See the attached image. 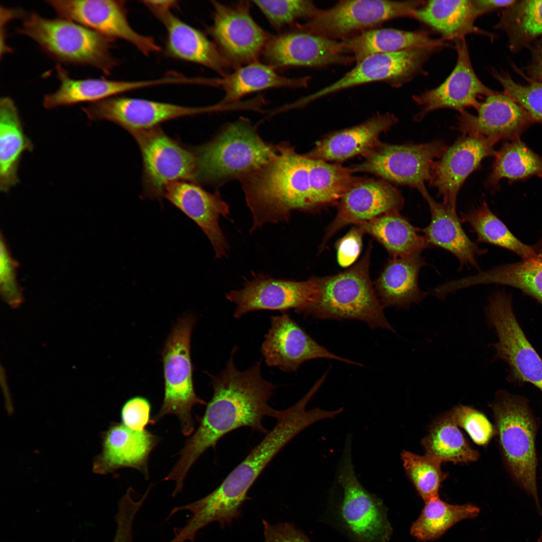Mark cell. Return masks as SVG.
Instances as JSON below:
<instances>
[{
	"instance_id": "cell-37",
	"label": "cell",
	"mask_w": 542,
	"mask_h": 542,
	"mask_svg": "<svg viewBox=\"0 0 542 542\" xmlns=\"http://www.w3.org/2000/svg\"><path fill=\"white\" fill-rule=\"evenodd\" d=\"M458 427L450 412L438 418L422 440L426 454L442 462L476 461L478 452L470 446Z\"/></svg>"
},
{
	"instance_id": "cell-29",
	"label": "cell",
	"mask_w": 542,
	"mask_h": 542,
	"mask_svg": "<svg viewBox=\"0 0 542 542\" xmlns=\"http://www.w3.org/2000/svg\"><path fill=\"white\" fill-rule=\"evenodd\" d=\"M426 264L422 251L401 257H391L374 283L377 296L383 306L409 309L427 295L419 287L421 268Z\"/></svg>"
},
{
	"instance_id": "cell-9",
	"label": "cell",
	"mask_w": 542,
	"mask_h": 542,
	"mask_svg": "<svg viewBox=\"0 0 542 542\" xmlns=\"http://www.w3.org/2000/svg\"><path fill=\"white\" fill-rule=\"evenodd\" d=\"M423 1L346 0L316 13L296 29L325 38L342 40L385 21L413 17Z\"/></svg>"
},
{
	"instance_id": "cell-25",
	"label": "cell",
	"mask_w": 542,
	"mask_h": 542,
	"mask_svg": "<svg viewBox=\"0 0 542 542\" xmlns=\"http://www.w3.org/2000/svg\"><path fill=\"white\" fill-rule=\"evenodd\" d=\"M493 140L465 136L457 140L435 162L429 180L438 189L444 203L456 209L457 195L465 179L485 158L496 155Z\"/></svg>"
},
{
	"instance_id": "cell-39",
	"label": "cell",
	"mask_w": 542,
	"mask_h": 542,
	"mask_svg": "<svg viewBox=\"0 0 542 542\" xmlns=\"http://www.w3.org/2000/svg\"><path fill=\"white\" fill-rule=\"evenodd\" d=\"M462 221L468 223L477 235L478 242H484L511 251L522 259L535 255L533 245L518 239L489 208L485 202L461 214Z\"/></svg>"
},
{
	"instance_id": "cell-5",
	"label": "cell",
	"mask_w": 542,
	"mask_h": 542,
	"mask_svg": "<svg viewBox=\"0 0 542 542\" xmlns=\"http://www.w3.org/2000/svg\"><path fill=\"white\" fill-rule=\"evenodd\" d=\"M506 468L515 483L534 501L542 515L536 484L535 439L539 428L526 398L499 390L490 404Z\"/></svg>"
},
{
	"instance_id": "cell-34",
	"label": "cell",
	"mask_w": 542,
	"mask_h": 542,
	"mask_svg": "<svg viewBox=\"0 0 542 542\" xmlns=\"http://www.w3.org/2000/svg\"><path fill=\"white\" fill-rule=\"evenodd\" d=\"M443 40L431 38L426 31L385 28L365 30L342 41L348 53L358 63L374 54L420 48H442L447 44Z\"/></svg>"
},
{
	"instance_id": "cell-44",
	"label": "cell",
	"mask_w": 542,
	"mask_h": 542,
	"mask_svg": "<svg viewBox=\"0 0 542 542\" xmlns=\"http://www.w3.org/2000/svg\"><path fill=\"white\" fill-rule=\"evenodd\" d=\"M275 29L294 24L298 20L313 17L319 10L313 2L304 0L253 1Z\"/></svg>"
},
{
	"instance_id": "cell-6",
	"label": "cell",
	"mask_w": 542,
	"mask_h": 542,
	"mask_svg": "<svg viewBox=\"0 0 542 542\" xmlns=\"http://www.w3.org/2000/svg\"><path fill=\"white\" fill-rule=\"evenodd\" d=\"M17 32L38 44L48 55L61 63L89 66L110 74L118 64L112 55L113 40L77 23L25 13Z\"/></svg>"
},
{
	"instance_id": "cell-31",
	"label": "cell",
	"mask_w": 542,
	"mask_h": 542,
	"mask_svg": "<svg viewBox=\"0 0 542 542\" xmlns=\"http://www.w3.org/2000/svg\"><path fill=\"white\" fill-rule=\"evenodd\" d=\"M309 77L289 78L279 74L268 64L253 62L234 69L221 78H210L209 86L220 87L225 92L221 104L236 103L245 95L274 88L305 87Z\"/></svg>"
},
{
	"instance_id": "cell-42",
	"label": "cell",
	"mask_w": 542,
	"mask_h": 542,
	"mask_svg": "<svg viewBox=\"0 0 542 542\" xmlns=\"http://www.w3.org/2000/svg\"><path fill=\"white\" fill-rule=\"evenodd\" d=\"M306 157L311 189L318 208L333 204L341 198L357 179L353 171L338 164Z\"/></svg>"
},
{
	"instance_id": "cell-54",
	"label": "cell",
	"mask_w": 542,
	"mask_h": 542,
	"mask_svg": "<svg viewBox=\"0 0 542 542\" xmlns=\"http://www.w3.org/2000/svg\"><path fill=\"white\" fill-rule=\"evenodd\" d=\"M537 541L538 542H542V530H541V532L540 533L539 536L538 537Z\"/></svg>"
},
{
	"instance_id": "cell-53",
	"label": "cell",
	"mask_w": 542,
	"mask_h": 542,
	"mask_svg": "<svg viewBox=\"0 0 542 542\" xmlns=\"http://www.w3.org/2000/svg\"><path fill=\"white\" fill-rule=\"evenodd\" d=\"M527 69L532 81L542 83V40L533 49L532 59Z\"/></svg>"
},
{
	"instance_id": "cell-28",
	"label": "cell",
	"mask_w": 542,
	"mask_h": 542,
	"mask_svg": "<svg viewBox=\"0 0 542 542\" xmlns=\"http://www.w3.org/2000/svg\"><path fill=\"white\" fill-rule=\"evenodd\" d=\"M426 200L431 215L429 224L421 231L430 246L449 251L458 259L460 267L470 265L479 269L477 257L487 252L478 247L465 232L456 209L435 200L426 188L420 192Z\"/></svg>"
},
{
	"instance_id": "cell-36",
	"label": "cell",
	"mask_w": 542,
	"mask_h": 542,
	"mask_svg": "<svg viewBox=\"0 0 542 542\" xmlns=\"http://www.w3.org/2000/svg\"><path fill=\"white\" fill-rule=\"evenodd\" d=\"M379 242L391 257H401L429 247L421 230L399 212L380 215L356 225Z\"/></svg>"
},
{
	"instance_id": "cell-4",
	"label": "cell",
	"mask_w": 542,
	"mask_h": 542,
	"mask_svg": "<svg viewBox=\"0 0 542 542\" xmlns=\"http://www.w3.org/2000/svg\"><path fill=\"white\" fill-rule=\"evenodd\" d=\"M278 147L263 141L245 119L230 123L211 140L192 149L196 182L218 186L239 179L268 162Z\"/></svg>"
},
{
	"instance_id": "cell-45",
	"label": "cell",
	"mask_w": 542,
	"mask_h": 542,
	"mask_svg": "<svg viewBox=\"0 0 542 542\" xmlns=\"http://www.w3.org/2000/svg\"><path fill=\"white\" fill-rule=\"evenodd\" d=\"M504 92L523 107L537 121L542 122V83L531 81L526 85L514 81L506 73L493 72Z\"/></svg>"
},
{
	"instance_id": "cell-30",
	"label": "cell",
	"mask_w": 542,
	"mask_h": 542,
	"mask_svg": "<svg viewBox=\"0 0 542 542\" xmlns=\"http://www.w3.org/2000/svg\"><path fill=\"white\" fill-rule=\"evenodd\" d=\"M60 83L55 92L45 94V108L52 109L82 102L92 103L128 91L151 87L150 80H116L105 78L75 79L60 65H56Z\"/></svg>"
},
{
	"instance_id": "cell-11",
	"label": "cell",
	"mask_w": 542,
	"mask_h": 542,
	"mask_svg": "<svg viewBox=\"0 0 542 542\" xmlns=\"http://www.w3.org/2000/svg\"><path fill=\"white\" fill-rule=\"evenodd\" d=\"M488 325L494 328L498 342L495 359L509 366L511 381L527 382L542 392V360L525 336L513 312L511 297L498 290L489 298L485 309Z\"/></svg>"
},
{
	"instance_id": "cell-10",
	"label": "cell",
	"mask_w": 542,
	"mask_h": 542,
	"mask_svg": "<svg viewBox=\"0 0 542 542\" xmlns=\"http://www.w3.org/2000/svg\"><path fill=\"white\" fill-rule=\"evenodd\" d=\"M131 134L142 158L144 198L160 200L170 184L196 182V162L192 149L186 148L159 126Z\"/></svg>"
},
{
	"instance_id": "cell-7",
	"label": "cell",
	"mask_w": 542,
	"mask_h": 542,
	"mask_svg": "<svg viewBox=\"0 0 542 542\" xmlns=\"http://www.w3.org/2000/svg\"><path fill=\"white\" fill-rule=\"evenodd\" d=\"M195 318L185 315L173 327L162 351L164 395L161 407L151 419L156 424L172 414L179 419L182 433L190 436L194 431L192 410L196 404L207 405L194 390L193 366L191 358V338Z\"/></svg>"
},
{
	"instance_id": "cell-3",
	"label": "cell",
	"mask_w": 542,
	"mask_h": 542,
	"mask_svg": "<svg viewBox=\"0 0 542 542\" xmlns=\"http://www.w3.org/2000/svg\"><path fill=\"white\" fill-rule=\"evenodd\" d=\"M370 243L362 258L343 272L315 277L317 290L306 316L320 319H355L371 329L394 332L383 312L370 277Z\"/></svg>"
},
{
	"instance_id": "cell-24",
	"label": "cell",
	"mask_w": 542,
	"mask_h": 542,
	"mask_svg": "<svg viewBox=\"0 0 542 542\" xmlns=\"http://www.w3.org/2000/svg\"><path fill=\"white\" fill-rule=\"evenodd\" d=\"M163 198L197 224L209 240L216 258L226 256L229 245L219 220L230 212L219 192H208L194 182L180 181L168 185Z\"/></svg>"
},
{
	"instance_id": "cell-13",
	"label": "cell",
	"mask_w": 542,
	"mask_h": 542,
	"mask_svg": "<svg viewBox=\"0 0 542 542\" xmlns=\"http://www.w3.org/2000/svg\"><path fill=\"white\" fill-rule=\"evenodd\" d=\"M211 4L213 20L208 31L230 66L236 69L257 61L272 36L252 18L249 2Z\"/></svg>"
},
{
	"instance_id": "cell-20",
	"label": "cell",
	"mask_w": 542,
	"mask_h": 542,
	"mask_svg": "<svg viewBox=\"0 0 542 542\" xmlns=\"http://www.w3.org/2000/svg\"><path fill=\"white\" fill-rule=\"evenodd\" d=\"M267 64L287 66L322 67L347 64L355 61L342 41L295 30L272 36L262 53Z\"/></svg>"
},
{
	"instance_id": "cell-35",
	"label": "cell",
	"mask_w": 542,
	"mask_h": 542,
	"mask_svg": "<svg viewBox=\"0 0 542 542\" xmlns=\"http://www.w3.org/2000/svg\"><path fill=\"white\" fill-rule=\"evenodd\" d=\"M414 18L442 34L457 40L468 34L487 33L474 25L477 18L472 0H433L415 11Z\"/></svg>"
},
{
	"instance_id": "cell-52",
	"label": "cell",
	"mask_w": 542,
	"mask_h": 542,
	"mask_svg": "<svg viewBox=\"0 0 542 542\" xmlns=\"http://www.w3.org/2000/svg\"><path fill=\"white\" fill-rule=\"evenodd\" d=\"M477 17L493 10L507 8L516 0H472Z\"/></svg>"
},
{
	"instance_id": "cell-21",
	"label": "cell",
	"mask_w": 542,
	"mask_h": 542,
	"mask_svg": "<svg viewBox=\"0 0 542 542\" xmlns=\"http://www.w3.org/2000/svg\"><path fill=\"white\" fill-rule=\"evenodd\" d=\"M261 352L267 366L286 372H295L303 363L318 358L361 366L318 344L286 313L271 317L270 327L265 335Z\"/></svg>"
},
{
	"instance_id": "cell-47",
	"label": "cell",
	"mask_w": 542,
	"mask_h": 542,
	"mask_svg": "<svg viewBox=\"0 0 542 542\" xmlns=\"http://www.w3.org/2000/svg\"><path fill=\"white\" fill-rule=\"evenodd\" d=\"M18 263L12 257L5 238L0 240V291L3 300L12 308L17 309L24 302L22 290L17 279Z\"/></svg>"
},
{
	"instance_id": "cell-41",
	"label": "cell",
	"mask_w": 542,
	"mask_h": 542,
	"mask_svg": "<svg viewBox=\"0 0 542 542\" xmlns=\"http://www.w3.org/2000/svg\"><path fill=\"white\" fill-rule=\"evenodd\" d=\"M497 27L507 34L511 49L542 35V0L516 1L502 13Z\"/></svg>"
},
{
	"instance_id": "cell-18",
	"label": "cell",
	"mask_w": 542,
	"mask_h": 542,
	"mask_svg": "<svg viewBox=\"0 0 542 542\" xmlns=\"http://www.w3.org/2000/svg\"><path fill=\"white\" fill-rule=\"evenodd\" d=\"M144 5L162 24L167 33L166 56L204 66L221 76L231 67L216 45L201 31L188 25L171 12L177 1H143Z\"/></svg>"
},
{
	"instance_id": "cell-22",
	"label": "cell",
	"mask_w": 542,
	"mask_h": 542,
	"mask_svg": "<svg viewBox=\"0 0 542 542\" xmlns=\"http://www.w3.org/2000/svg\"><path fill=\"white\" fill-rule=\"evenodd\" d=\"M458 54L456 65L450 75L439 86L414 95V101L421 107L416 115L417 121L428 113L441 108H452L459 112L468 107L477 109L478 99L495 92L485 86L477 77L471 62L465 38L456 40Z\"/></svg>"
},
{
	"instance_id": "cell-19",
	"label": "cell",
	"mask_w": 542,
	"mask_h": 542,
	"mask_svg": "<svg viewBox=\"0 0 542 542\" xmlns=\"http://www.w3.org/2000/svg\"><path fill=\"white\" fill-rule=\"evenodd\" d=\"M403 205L401 193L383 180L357 178L340 199L337 214L325 229L320 250L338 231L380 215L399 212Z\"/></svg>"
},
{
	"instance_id": "cell-26",
	"label": "cell",
	"mask_w": 542,
	"mask_h": 542,
	"mask_svg": "<svg viewBox=\"0 0 542 542\" xmlns=\"http://www.w3.org/2000/svg\"><path fill=\"white\" fill-rule=\"evenodd\" d=\"M160 440L147 429L134 430L122 423L112 422L102 435V450L94 460L93 471L104 475L131 468L148 479L149 456Z\"/></svg>"
},
{
	"instance_id": "cell-2",
	"label": "cell",
	"mask_w": 542,
	"mask_h": 542,
	"mask_svg": "<svg viewBox=\"0 0 542 542\" xmlns=\"http://www.w3.org/2000/svg\"><path fill=\"white\" fill-rule=\"evenodd\" d=\"M314 396L308 391L290 408L280 411L274 428L211 493L188 503L192 524L202 529L213 522L229 525L240 516V508L256 479L278 452L292 439L311 425L329 419V411L316 408L306 410Z\"/></svg>"
},
{
	"instance_id": "cell-46",
	"label": "cell",
	"mask_w": 542,
	"mask_h": 542,
	"mask_svg": "<svg viewBox=\"0 0 542 542\" xmlns=\"http://www.w3.org/2000/svg\"><path fill=\"white\" fill-rule=\"evenodd\" d=\"M450 413L457 425L478 445H486L496 434L495 429L486 417L470 406L458 405Z\"/></svg>"
},
{
	"instance_id": "cell-14",
	"label": "cell",
	"mask_w": 542,
	"mask_h": 542,
	"mask_svg": "<svg viewBox=\"0 0 542 542\" xmlns=\"http://www.w3.org/2000/svg\"><path fill=\"white\" fill-rule=\"evenodd\" d=\"M317 290L315 278L297 281L275 279L259 274H252L242 288L230 291L226 298L235 306L234 317L259 310H294L306 316L313 304Z\"/></svg>"
},
{
	"instance_id": "cell-32",
	"label": "cell",
	"mask_w": 542,
	"mask_h": 542,
	"mask_svg": "<svg viewBox=\"0 0 542 542\" xmlns=\"http://www.w3.org/2000/svg\"><path fill=\"white\" fill-rule=\"evenodd\" d=\"M533 246L535 255L532 257L456 280L455 288L460 290L489 284L509 286L519 289L542 305V236Z\"/></svg>"
},
{
	"instance_id": "cell-33",
	"label": "cell",
	"mask_w": 542,
	"mask_h": 542,
	"mask_svg": "<svg viewBox=\"0 0 542 542\" xmlns=\"http://www.w3.org/2000/svg\"><path fill=\"white\" fill-rule=\"evenodd\" d=\"M34 145L24 132L17 106L8 96L0 100V190L8 192L19 182L18 169L25 152Z\"/></svg>"
},
{
	"instance_id": "cell-43",
	"label": "cell",
	"mask_w": 542,
	"mask_h": 542,
	"mask_svg": "<svg viewBox=\"0 0 542 542\" xmlns=\"http://www.w3.org/2000/svg\"><path fill=\"white\" fill-rule=\"evenodd\" d=\"M401 459L406 474L418 494L426 502L439 497V491L446 474L440 460L427 454L421 456L404 450Z\"/></svg>"
},
{
	"instance_id": "cell-12",
	"label": "cell",
	"mask_w": 542,
	"mask_h": 542,
	"mask_svg": "<svg viewBox=\"0 0 542 542\" xmlns=\"http://www.w3.org/2000/svg\"><path fill=\"white\" fill-rule=\"evenodd\" d=\"M441 141L421 144L391 145L380 143L364 155L361 163L353 166V172L368 173L382 180L409 186L420 192L429 181L435 160L447 149Z\"/></svg>"
},
{
	"instance_id": "cell-8",
	"label": "cell",
	"mask_w": 542,
	"mask_h": 542,
	"mask_svg": "<svg viewBox=\"0 0 542 542\" xmlns=\"http://www.w3.org/2000/svg\"><path fill=\"white\" fill-rule=\"evenodd\" d=\"M342 496L334 513L338 524L354 542H388L392 528L382 500L368 492L355 474L351 438L347 437L338 470Z\"/></svg>"
},
{
	"instance_id": "cell-17",
	"label": "cell",
	"mask_w": 542,
	"mask_h": 542,
	"mask_svg": "<svg viewBox=\"0 0 542 542\" xmlns=\"http://www.w3.org/2000/svg\"><path fill=\"white\" fill-rule=\"evenodd\" d=\"M92 120H107L131 133L159 126L181 117L221 110L218 104L192 107L152 100L115 96L82 108Z\"/></svg>"
},
{
	"instance_id": "cell-16",
	"label": "cell",
	"mask_w": 542,
	"mask_h": 542,
	"mask_svg": "<svg viewBox=\"0 0 542 542\" xmlns=\"http://www.w3.org/2000/svg\"><path fill=\"white\" fill-rule=\"evenodd\" d=\"M438 49L420 48L368 56L342 77L329 86L294 102L300 107L324 96L353 86L375 81L398 85L410 80L422 70L428 57Z\"/></svg>"
},
{
	"instance_id": "cell-1",
	"label": "cell",
	"mask_w": 542,
	"mask_h": 542,
	"mask_svg": "<svg viewBox=\"0 0 542 542\" xmlns=\"http://www.w3.org/2000/svg\"><path fill=\"white\" fill-rule=\"evenodd\" d=\"M232 350L225 368L217 376L208 374L213 388L211 400L206 405L199 425L186 441L180 457L163 480L175 482L174 493H180L191 468L209 448L232 431L249 427L261 433L268 431L262 422L265 417L275 419L280 411L268 404L275 386L261 373V363L256 362L249 369L240 371L235 366Z\"/></svg>"
},
{
	"instance_id": "cell-40",
	"label": "cell",
	"mask_w": 542,
	"mask_h": 542,
	"mask_svg": "<svg viewBox=\"0 0 542 542\" xmlns=\"http://www.w3.org/2000/svg\"><path fill=\"white\" fill-rule=\"evenodd\" d=\"M533 176L542 177V158L518 138L505 143L496 152L487 183L494 188L503 178L515 181Z\"/></svg>"
},
{
	"instance_id": "cell-38",
	"label": "cell",
	"mask_w": 542,
	"mask_h": 542,
	"mask_svg": "<svg viewBox=\"0 0 542 542\" xmlns=\"http://www.w3.org/2000/svg\"><path fill=\"white\" fill-rule=\"evenodd\" d=\"M425 503L420 515L410 528L411 534L422 541L439 538L456 523L474 518L480 512V509L473 504H451L439 497Z\"/></svg>"
},
{
	"instance_id": "cell-27",
	"label": "cell",
	"mask_w": 542,
	"mask_h": 542,
	"mask_svg": "<svg viewBox=\"0 0 542 542\" xmlns=\"http://www.w3.org/2000/svg\"><path fill=\"white\" fill-rule=\"evenodd\" d=\"M389 113L378 114L357 125L329 134L305 155L324 161L341 162L365 155L380 142L379 137L397 122Z\"/></svg>"
},
{
	"instance_id": "cell-50",
	"label": "cell",
	"mask_w": 542,
	"mask_h": 542,
	"mask_svg": "<svg viewBox=\"0 0 542 542\" xmlns=\"http://www.w3.org/2000/svg\"><path fill=\"white\" fill-rule=\"evenodd\" d=\"M264 542H311L307 535L289 522L271 524L262 520Z\"/></svg>"
},
{
	"instance_id": "cell-48",
	"label": "cell",
	"mask_w": 542,
	"mask_h": 542,
	"mask_svg": "<svg viewBox=\"0 0 542 542\" xmlns=\"http://www.w3.org/2000/svg\"><path fill=\"white\" fill-rule=\"evenodd\" d=\"M151 404L147 398L141 396L131 397L122 406V423L131 429L144 430L151 423Z\"/></svg>"
},
{
	"instance_id": "cell-23",
	"label": "cell",
	"mask_w": 542,
	"mask_h": 542,
	"mask_svg": "<svg viewBox=\"0 0 542 542\" xmlns=\"http://www.w3.org/2000/svg\"><path fill=\"white\" fill-rule=\"evenodd\" d=\"M473 115L460 112L457 128L465 136L483 137L497 143L512 141L536 121L504 92L486 97Z\"/></svg>"
},
{
	"instance_id": "cell-15",
	"label": "cell",
	"mask_w": 542,
	"mask_h": 542,
	"mask_svg": "<svg viewBox=\"0 0 542 542\" xmlns=\"http://www.w3.org/2000/svg\"><path fill=\"white\" fill-rule=\"evenodd\" d=\"M60 18L77 23L112 40L133 45L146 56L160 52L151 36L136 32L128 22L124 1L47 0Z\"/></svg>"
},
{
	"instance_id": "cell-49",
	"label": "cell",
	"mask_w": 542,
	"mask_h": 542,
	"mask_svg": "<svg viewBox=\"0 0 542 542\" xmlns=\"http://www.w3.org/2000/svg\"><path fill=\"white\" fill-rule=\"evenodd\" d=\"M363 231L358 226L353 227L335 244L337 260L342 267L351 265L358 258L362 246Z\"/></svg>"
},
{
	"instance_id": "cell-51",
	"label": "cell",
	"mask_w": 542,
	"mask_h": 542,
	"mask_svg": "<svg viewBox=\"0 0 542 542\" xmlns=\"http://www.w3.org/2000/svg\"><path fill=\"white\" fill-rule=\"evenodd\" d=\"M25 13L21 9L8 8L1 7V56L6 53L11 52L12 48L6 43V26L11 20L23 18Z\"/></svg>"
}]
</instances>
